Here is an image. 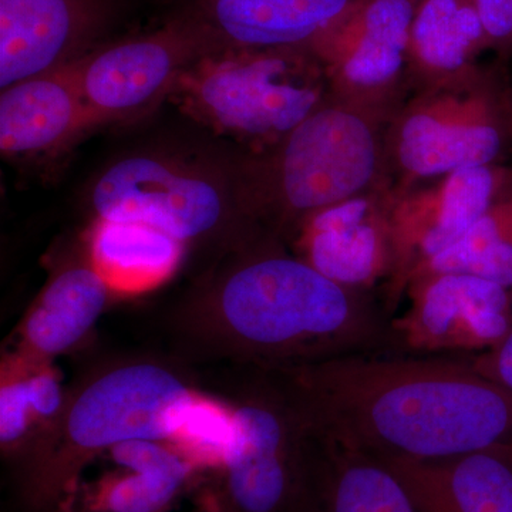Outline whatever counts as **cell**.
Returning a JSON list of instances; mask_svg holds the SVG:
<instances>
[{"label":"cell","instance_id":"obj_3","mask_svg":"<svg viewBox=\"0 0 512 512\" xmlns=\"http://www.w3.org/2000/svg\"><path fill=\"white\" fill-rule=\"evenodd\" d=\"M200 131L110 160L90 184L92 218L150 225L212 264L265 237L249 200L245 154Z\"/></svg>","mask_w":512,"mask_h":512},{"label":"cell","instance_id":"obj_16","mask_svg":"<svg viewBox=\"0 0 512 512\" xmlns=\"http://www.w3.org/2000/svg\"><path fill=\"white\" fill-rule=\"evenodd\" d=\"M357 0H180L173 16L212 49H312Z\"/></svg>","mask_w":512,"mask_h":512},{"label":"cell","instance_id":"obj_21","mask_svg":"<svg viewBox=\"0 0 512 512\" xmlns=\"http://www.w3.org/2000/svg\"><path fill=\"white\" fill-rule=\"evenodd\" d=\"M488 49L476 0H417L409 40L413 93L476 72Z\"/></svg>","mask_w":512,"mask_h":512},{"label":"cell","instance_id":"obj_17","mask_svg":"<svg viewBox=\"0 0 512 512\" xmlns=\"http://www.w3.org/2000/svg\"><path fill=\"white\" fill-rule=\"evenodd\" d=\"M97 127L74 63L0 93V151L5 158L56 153Z\"/></svg>","mask_w":512,"mask_h":512},{"label":"cell","instance_id":"obj_19","mask_svg":"<svg viewBox=\"0 0 512 512\" xmlns=\"http://www.w3.org/2000/svg\"><path fill=\"white\" fill-rule=\"evenodd\" d=\"M114 293L96 271L82 245L74 259L50 276L18 330L16 357L50 362L87 338Z\"/></svg>","mask_w":512,"mask_h":512},{"label":"cell","instance_id":"obj_26","mask_svg":"<svg viewBox=\"0 0 512 512\" xmlns=\"http://www.w3.org/2000/svg\"><path fill=\"white\" fill-rule=\"evenodd\" d=\"M464 359L485 379L512 393V328L494 348Z\"/></svg>","mask_w":512,"mask_h":512},{"label":"cell","instance_id":"obj_4","mask_svg":"<svg viewBox=\"0 0 512 512\" xmlns=\"http://www.w3.org/2000/svg\"><path fill=\"white\" fill-rule=\"evenodd\" d=\"M202 394L180 357L126 356L93 367L67 389L52 426L10 464L20 504L53 512L97 454L130 441L177 440Z\"/></svg>","mask_w":512,"mask_h":512},{"label":"cell","instance_id":"obj_11","mask_svg":"<svg viewBox=\"0 0 512 512\" xmlns=\"http://www.w3.org/2000/svg\"><path fill=\"white\" fill-rule=\"evenodd\" d=\"M511 175L512 167L485 165L393 190V268L384 311L393 312L414 276L483 217Z\"/></svg>","mask_w":512,"mask_h":512},{"label":"cell","instance_id":"obj_14","mask_svg":"<svg viewBox=\"0 0 512 512\" xmlns=\"http://www.w3.org/2000/svg\"><path fill=\"white\" fill-rule=\"evenodd\" d=\"M389 183L336 202L302 222L288 248L330 281L370 293L393 268Z\"/></svg>","mask_w":512,"mask_h":512},{"label":"cell","instance_id":"obj_1","mask_svg":"<svg viewBox=\"0 0 512 512\" xmlns=\"http://www.w3.org/2000/svg\"><path fill=\"white\" fill-rule=\"evenodd\" d=\"M387 325L370 293L330 281L266 235L211 264L165 318L184 362L266 370L370 353Z\"/></svg>","mask_w":512,"mask_h":512},{"label":"cell","instance_id":"obj_5","mask_svg":"<svg viewBox=\"0 0 512 512\" xmlns=\"http://www.w3.org/2000/svg\"><path fill=\"white\" fill-rule=\"evenodd\" d=\"M387 121L330 99L271 150L245 154L256 224L288 245L312 214L387 181Z\"/></svg>","mask_w":512,"mask_h":512},{"label":"cell","instance_id":"obj_8","mask_svg":"<svg viewBox=\"0 0 512 512\" xmlns=\"http://www.w3.org/2000/svg\"><path fill=\"white\" fill-rule=\"evenodd\" d=\"M512 141V93L480 67L419 90L387 123V181L393 190L498 164Z\"/></svg>","mask_w":512,"mask_h":512},{"label":"cell","instance_id":"obj_9","mask_svg":"<svg viewBox=\"0 0 512 512\" xmlns=\"http://www.w3.org/2000/svg\"><path fill=\"white\" fill-rule=\"evenodd\" d=\"M417 0H357L312 46L332 99L389 123L413 93L410 29Z\"/></svg>","mask_w":512,"mask_h":512},{"label":"cell","instance_id":"obj_18","mask_svg":"<svg viewBox=\"0 0 512 512\" xmlns=\"http://www.w3.org/2000/svg\"><path fill=\"white\" fill-rule=\"evenodd\" d=\"M306 436L305 477L293 512H420L382 458L325 439L308 427Z\"/></svg>","mask_w":512,"mask_h":512},{"label":"cell","instance_id":"obj_2","mask_svg":"<svg viewBox=\"0 0 512 512\" xmlns=\"http://www.w3.org/2000/svg\"><path fill=\"white\" fill-rule=\"evenodd\" d=\"M312 433L380 458H512V393L466 359L350 355L272 369Z\"/></svg>","mask_w":512,"mask_h":512},{"label":"cell","instance_id":"obj_27","mask_svg":"<svg viewBox=\"0 0 512 512\" xmlns=\"http://www.w3.org/2000/svg\"><path fill=\"white\" fill-rule=\"evenodd\" d=\"M197 512H201V511H197Z\"/></svg>","mask_w":512,"mask_h":512},{"label":"cell","instance_id":"obj_20","mask_svg":"<svg viewBox=\"0 0 512 512\" xmlns=\"http://www.w3.org/2000/svg\"><path fill=\"white\" fill-rule=\"evenodd\" d=\"M382 460L402 480L420 512H512L510 457L474 453L433 461Z\"/></svg>","mask_w":512,"mask_h":512},{"label":"cell","instance_id":"obj_12","mask_svg":"<svg viewBox=\"0 0 512 512\" xmlns=\"http://www.w3.org/2000/svg\"><path fill=\"white\" fill-rule=\"evenodd\" d=\"M406 295L409 308L390 320L384 345L409 355H480L512 328V293L478 276L421 275Z\"/></svg>","mask_w":512,"mask_h":512},{"label":"cell","instance_id":"obj_13","mask_svg":"<svg viewBox=\"0 0 512 512\" xmlns=\"http://www.w3.org/2000/svg\"><path fill=\"white\" fill-rule=\"evenodd\" d=\"M205 470L180 441H130L87 461L53 512H170Z\"/></svg>","mask_w":512,"mask_h":512},{"label":"cell","instance_id":"obj_15","mask_svg":"<svg viewBox=\"0 0 512 512\" xmlns=\"http://www.w3.org/2000/svg\"><path fill=\"white\" fill-rule=\"evenodd\" d=\"M114 16L113 0H0V89L109 42Z\"/></svg>","mask_w":512,"mask_h":512},{"label":"cell","instance_id":"obj_7","mask_svg":"<svg viewBox=\"0 0 512 512\" xmlns=\"http://www.w3.org/2000/svg\"><path fill=\"white\" fill-rule=\"evenodd\" d=\"M228 393L231 436L194 491L201 512H293L306 467V426L274 370L241 367Z\"/></svg>","mask_w":512,"mask_h":512},{"label":"cell","instance_id":"obj_24","mask_svg":"<svg viewBox=\"0 0 512 512\" xmlns=\"http://www.w3.org/2000/svg\"><path fill=\"white\" fill-rule=\"evenodd\" d=\"M443 272L478 276L512 293V175L483 217L456 244L431 259L413 281Z\"/></svg>","mask_w":512,"mask_h":512},{"label":"cell","instance_id":"obj_23","mask_svg":"<svg viewBox=\"0 0 512 512\" xmlns=\"http://www.w3.org/2000/svg\"><path fill=\"white\" fill-rule=\"evenodd\" d=\"M66 394L50 362L9 357L0 389V446L9 464L52 426Z\"/></svg>","mask_w":512,"mask_h":512},{"label":"cell","instance_id":"obj_25","mask_svg":"<svg viewBox=\"0 0 512 512\" xmlns=\"http://www.w3.org/2000/svg\"><path fill=\"white\" fill-rule=\"evenodd\" d=\"M488 47L498 55L512 53V0H476Z\"/></svg>","mask_w":512,"mask_h":512},{"label":"cell","instance_id":"obj_22","mask_svg":"<svg viewBox=\"0 0 512 512\" xmlns=\"http://www.w3.org/2000/svg\"><path fill=\"white\" fill-rule=\"evenodd\" d=\"M83 247L114 296H133L165 284L183 264L180 241L141 222L92 218Z\"/></svg>","mask_w":512,"mask_h":512},{"label":"cell","instance_id":"obj_6","mask_svg":"<svg viewBox=\"0 0 512 512\" xmlns=\"http://www.w3.org/2000/svg\"><path fill=\"white\" fill-rule=\"evenodd\" d=\"M332 99L311 49H217L188 67L170 103L195 127L259 156Z\"/></svg>","mask_w":512,"mask_h":512},{"label":"cell","instance_id":"obj_10","mask_svg":"<svg viewBox=\"0 0 512 512\" xmlns=\"http://www.w3.org/2000/svg\"><path fill=\"white\" fill-rule=\"evenodd\" d=\"M212 47L171 15L161 28L106 42L74 62L84 100L97 126L128 123L170 100L178 80Z\"/></svg>","mask_w":512,"mask_h":512}]
</instances>
